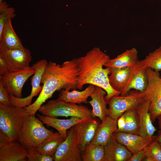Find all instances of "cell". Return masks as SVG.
Listing matches in <instances>:
<instances>
[{
	"mask_svg": "<svg viewBox=\"0 0 161 161\" xmlns=\"http://www.w3.org/2000/svg\"><path fill=\"white\" fill-rule=\"evenodd\" d=\"M79 72L76 58L64 62L61 65L52 61L48 63L43 74L42 89L32 104L24 107L29 114L35 115L43 103L57 91L76 89Z\"/></svg>",
	"mask_w": 161,
	"mask_h": 161,
	"instance_id": "cell-1",
	"label": "cell"
},
{
	"mask_svg": "<svg viewBox=\"0 0 161 161\" xmlns=\"http://www.w3.org/2000/svg\"><path fill=\"white\" fill-rule=\"evenodd\" d=\"M110 59L109 55L97 47L93 48L84 56L76 58L79 69L76 89L81 90L86 84L101 87L106 92L105 99L107 102L113 97L120 95V92L113 89L109 84L110 68H103Z\"/></svg>",
	"mask_w": 161,
	"mask_h": 161,
	"instance_id": "cell-2",
	"label": "cell"
},
{
	"mask_svg": "<svg viewBox=\"0 0 161 161\" xmlns=\"http://www.w3.org/2000/svg\"><path fill=\"white\" fill-rule=\"evenodd\" d=\"M43 122L35 115L28 114L25 117L20 130L18 141L27 149L37 148L44 140L60 135L58 132L45 128Z\"/></svg>",
	"mask_w": 161,
	"mask_h": 161,
	"instance_id": "cell-3",
	"label": "cell"
},
{
	"mask_svg": "<svg viewBox=\"0 0 161 161\" xmlns=\"http://www.w3.org/2000/svg\"><path fill=\"white\" fill-rule=\"evenodd\" d=\"M28 114L24 108L9 106L0 103V131L11 141L18 140L24 119Z\"/></svg>",
	"mask_w": 161,
	"mask_h": 161,
	"instance_id": "cell-4",
	"label": "cell"
},
{
	"mask_svg": "<svg viewBox=\"0 0 161 161\" xmlns=\"http://www.w3.org/2000/svg\"><path fill=\"white\" fill-rule=\"evenodd\" d=\"M38 111L42 115L56 117H74L83 119L92 117V110L86 106L67 102L58 98L42 105Z\"/></svg>",
	"mask_w": 161,
	"mask_h": 161,
	"instance_id": "cell-5",
	"label": "cell"
},
{
	"mask_svg": "<svg viewBox=\"0 0 161 161\" xmlns=\"http://www.w3.org/2000/svg\"><path fill=\"white\" fill-rule=\"evenodd\" d=\"M145 70L148 83L146 89L142 93L144 100L149 101V112L154 123L161 114V77L159 72L150 68H147Z\"/></svg>",
	"mask_w": 161,
	"mask_h": 161,
	"instance_id": "cell-6",
	"label": "cell"
},
{
	"mask_svg": "<svg viewBox=\"0 0 161 161\" xmlns=\"http://www.w3.org/2000/svg\"><path fill=\"white\" fill-rule=\"evenodd\" d=\"M144 100L142 92L137 90L129 91L124 96H114L107 102L109 116L117 120L126 112L136 108Z\"/></svg>",
	"mask_w": 161,
	"mask_h": 161,
	"instance_id": "cell-7",
	"label": "cell"
},
{
	"mask_svg": "<svg viewBox=\"0 0 161 161\" xmlns=\"http://www.w3.org/2000/svg\"><path fill=\"white\" fill-rule=\"evenodd\" d=\"M35 71L32 67H29L23 69L11 71L3 75H0V80L9 94L19 97H22L23 86Z\"/></svg>",
	"mask_w": 161,
	"mask_h": 161,
	"instance_id": "cell-8",
	"label": "cell"
},
{
	"mask_svg": "<svg viewBox=\"0 0 161 161\" xmlns=\"http://www.w3.org/2000/svg\"><path fill=\"white\" fill-rule=\"evenodd\" d=\"M48 62L45 59L41 60L32 66L35 71L31 78L32 89L30 95L24 98L16 97L9 94L10 100L12 106L24 108L31 104L33 98L38 95L41 92L43 86L40 85L42 76Z\"/></svg>",
	"mask_w": 161,
	"mask_h": 161,
	"instance_id": "cell-9",
	"label": "cell"
},
{
	"mask_svg": "<svg viewBox=\"0 0 161 161\" xmlns=\"http://www.w3.org/2000/svg\"><path fill=\"white\" fill-rule=\"evenodd\" d=\"M74 126L67 132L66 138L58 147L54 157V161L82 160Z\"/></svg>",
	"mask_w": 161,
	"mask_h": 161,
	"instance_id": "cell-10",
	"label": "cell"
},
{
	"mask_svg": "<svg viewBox=\"0 0 161 161\" xmlns=\"http://www.w3.org/2000/svg\"><path fill=\"white\" fill-rule=\"evenodd\" d=\"M0 55L14 71L29 67L32 60L30 50L24 47L11 49H0Z\"/></svg>",
	"mask_w": 161,
	"mask_h": 161,
	"instance_id": "cell-11",
	"label": "cell"
},
{
	"mask_svg": "<svg viewBox=\"0 0 161 161\" xmlns=\"http://www.w3.org/2000/svg\"><path fill=\"white\" fill-rule=\"evenodd\" d=\"M115 139L125 146L132 154L147 147L154 140L156 136L143 137L140 135L116 131L113 134Z\"/></svg>",
	"mask_w": 161,
	"mask_h": 161,
	"instance_id": "cell-12",
	"label": "cell"
},
{
	"mask_svg": "<svg viewBox=\"0 0 161 161\" xmlns=\"http://www.w3.org/2000/svg\"><path fill=\"white\" fill-rule=\"evenodd\" d=\"M99 124L95 118L91 117L86 119L74 126L78 143L82 152L92 142Z\"/></svg>",
	"mask_w": 161,
	"mask_h": 161,
	"instance_id": "cell-13",
	"label": "cell"
},
{
	"mask_svg": "<svg viewBox=\"0 0 161 161\" xmlns=\"http://www.w3.org/2000/svg\"><path fill=\"white\" fill-rule=\"evenodd\" d=\"M149 100H144L136 108L139 134L143 137H151L156 131L149 112Z\"/></svg>",
	"mask_w": 161,
	"mask_h": 161,
	"instance_id": "cell-14",
	"label": "cell"
},
{
	"mask_svg": "<svg viewBox=\"0 0 161 161\" xmlns=\"http://www.w3.org/2000/svg\"><path fill=\"white\" fill-rule=\"evenodd\" d=\"M117 130V120L107 116L99 124L90 143L105 146Z\"/></svg>",
	"mask_w": 161,
	"mask_h": 161,
	"instance_id": "cell-15",
	"label": "cell"
},
{
	"mask_svg": "<svg viewBox=\"0 0 161 161\" xmlns=\"http://www.w3.org/2000/svg\"><path fill=\"white\" fill-rule=\"evenodd\" d=\"M38 118L47 127H52L58 131L64 140L67 136V130L86 118L72 117L69 119H60L56 117L38 114Z\"/></svg>",
	"mask_w": 161,
	"mask_h": 161,
	"instance_id": "cell-16",
	"label": "cell"
},
{
	"mask_svg": "<svg viewBox=\"0 0 161 161\" xmlns=\"http://www.w3.org/2000/svg\"><path fill=\"white\" fill-rule=\"evenodd\" d=\"M106 91L100 87L95 86L94 91L91 96V100L88 102L92 107V117H98L101 121L109 116V110L106 106L108 102L105 99Z\"/></svg>",
	"mask_w": 161,
	"mask_h": 161,
	"instance_id": "cell-17",
	"label": "cell"
},
{
	"mask_svg": "<svg viewBox=\"0 0 161 161\" xmlns=\"http://www.w3.org/2000/svg\"><path fill=\"white\" fill-rule=\"evenodd\" d=\"M104 147V161H128L132 155L125 146L117 140L113 134Z\"/></svg>",
	"mask_w": 161,
	"mask_h": 161,
	"instance_id": "cell-18",
	"label": "cell"
},
{
	"mask_svg": "<svg viewBox=\"0 0 161 161\" xmlns=\"http://www.w3.org/2000/svg\"><path fill=\"white\" fill-rule=\"evenodd\" d=\"M27 150L19 142L11 141L0 147V161H26Z\"/></svg>",
	"mask_w": 161,
	"mask_h": 161,
	"instance_id": "cell-19",
	"label": "cell"
},
{
	"mask_svg": "<svg viewBox=\"0 0 161 161\" xmlns=\"http://www.w3.org/2000/svg\"><path fill=\"white\" fill-rule=\"evenodd\" d=\"M136 108L126 112L118 118L116 131L139 135Z\"/></svg>",
	"mask_w": 161,
	"mask_h": 161,
	"instance_id": "cell-20",
	"label": "cell"
},
{
	"mask_svg": "<svg viewBox=\"0 0 161 161\" xmlns=\"http://www.w3.org/2000/svg\"><path fill=\"white\" fill-rule=\"evenodd\" d=\"M139 61L138 51L133 48L126 50L113 59H110L104 66L110 68L133 67Z\"/></svg>",
	"mask_w": 161,
	"mask_h": 161,
	"instance_id": "cell-21",
	"label": "cell"
},
{
	"mask_svg": "<svg viewBox=\"0 0 161 161\" xmlns=\"http://www.w3.org/2000/svg\"><path fill=\"white\" fill-rule=\"evenodd\" d=\"M24 48L14 30L11 19H9L5 24L0 37V49H11Z\"/></svg>",
	"mask_w": 161,
	"mask_h": 161,
	"instance_id": "cell-22",
	"label": "cell"
},
{
	"mask_svg": "<svg viewBox=\"0 0 161 161\" xmlns=\"http://www.w3.org/2000/svg\"><path fill=\"white\" fill-rule=\"evenodd\" d=\"M95 86L89 84L84 90L79 91L74 89L70 92V89L61 90L58 98L68 103L80 104L82 103H88L87 99L93 93Z\"/></svg>",
	"mask_w": 161,
	"mask_h": 161,
	"instance_id": "cell-23",
	"label": "cell"
},
{
	"mask_svg": "<svg viewBox=\"0 0 161 161\" xmlns=\"http://www.w3.org/2000/svg\"><path fill=\"white\" fill-rule=\"evenodd\" d=\"M132 67L110 68L111 72L109 76V82L113 89L121 93L128 82Z\"/></svg>",
	"mask_w": 161,
	"mask_h": 161,
	"instance_id": "cell-24",
	"label": "cell"
},
{
	"mask_svg": "<svg viewBox=\"0 0 161 161\" xmlns=\"http://www.w3.org/2000/svg\"><path fill=\"white\" fill-rule=\"evenodd\" d=\"M148 83V79L145 69L134 71L132 67L128 82L120 95H125L132 89L143 92L146 89Z\"/></svg>",
	"mask_w": 161,
	"mask_h": 161,
	"instance_id": "cell-25",
	"label": "cell"
},
{
	"mask_svg": "<svg viewBox=\"0 0 161 161\" xmlns=\"http://www.w3.org/2000/svg\"><path fill=\"white\" fill-rule=\"evenodd\" d=\"M148 68L157 72L161 71V46L153 52L149 53L144 59L139 61L132 67L133 70L135 71Z\"/></svg>",
	"mask_w": 161,
	"mask_h": 161,
	"instance_id": "cell-26",
	"label": "cell"
},
{
	"mask_svg": "<svg viewBox=\"0 0 161 161\" xmlns=\"http://www.w3.org/2000/svg\"><path fill=\"white\" fill-rule=\"evenodd\" d=\"M81 155L83 161H104V146L90 143L87 145Z\"/></svg>",
	"mask_w": 161,
	"mask_h": 161,
	"instance_id": "cell-27",
	"label": "cell"
},
{
	"mask_svg": "<svg viewBox=\"0 0 161 161\" xmlns=\"http://www.w3.org/2000/svg\"><path fill=\"white\" fill-rule=\"evenodd\" d=\"M64 140L61 135L47 139L42 141L37 148L42 154L54 158L58 147Z\"/></svg>",
	"mask_w": 161,
	"mask_h": 161,
	"instance_id": "cell-28",
	"label": "cell"
},
{
	"mask_svg": "<svg viewBox=\"0 0 161 161\" xmlns=\"http://www.w3.org/2000/svg\"><path fill=\"white\" fill-rule=\"evenodd\" d=\"M9 6L4 1L0 3V37L7 21L16 16L14 9Z\"/></svg>",
	"mask_w": 161,
	"mask_h": 161,
	"instance_id": "cell-29",
	"label": "cell"
},
{
	"mask_svg": "<svg viewBox=\"0 0 161 161\" xmlns=\"http://www.w3.org/2000/svg\"><path fill=\"white\" fill-rule=\"evenodd\" d=\"M143 161H161V145L155 140L147 147Z\"/></svg>",
	"mask_w": 161,
	"mask_h": 161,
	"instance_id": "cell-30",
	"label": "cell"
},
{
	"mask_svg": "<svg viewBox=\"0 0 161 161\" xmlns=\"http://www.w3.org/2000/svg\"><path fill=\"white\" fill-rule=\"evenodd\" d=\"M27 158L28 161H52L53 157L42 154L37 148L31 147L27 149Z\"/></svg>",
	"mask_w": 161,
	"mask_h": 161,
	"instance_id": "cell-31",
	"label": "cell"
},
{
	"mask_svg": "<svg viewBox=\"0 0 161 161\" xmlns=\"http://www.w3.org/2000/svg\"><path fill=\"white\" fill-rule=\"evenodd\" d=\"M0 103L7 106H12L10 100L9 94L0 80Z\"/></svg>",
	"mask_w": 161,
	"mask_h": 161,
	"instance_id": "cell-32",
	"label": "cell"
},
{
	"mask_svg": "<svg viewBox=\"0 0 161 161\" xmlns=\"http://www.w3.org/2000/svg\"><path fill=\"white\" fill-rule=\"evenodd\" d=\"M147 147L142 150L133 154L128 161H141L143 160L145 156Z\"/></svg>",
	"mask_w": 161,
	"mask_h": 161,
	"instance_id": "cell-33",
	"label": "cell"
},
{
	"mask_svg": "<svg viewBox=\"0 0 161 161\" xmlns=\"http://www.w3.org/2000/svg\"><path fill=\"white\" fill-rule=\"evenodd\" d=\"M13 70L0 55V75H3Z\"/></svg>",
	"mask_w": 161,
	"mask_h": 161,
	"instance_id": "cell-34",
	"label": "cell"
},
{
	"mask_svg": "<svg viewBox=\"0 0 161 161\" xmlns=\"http://www.w3.org/2000/svg\"><path fill=\"white\" fill-rule=\"evenodd\" d=\"M12 141L9 138L1 131H0V147Z\"/></svg>",
	"mask_w": 161,
	"mask_h": 161,
	"instance_id": "cell-35",
	"label": "cell"
},
{
	"mask_svg": "<svg viewBox=\"0 0 161 161\" xmlns=\"http://www.w3.org/2000/svg\"><path fill=\"white\" fill-rule=\"evenodd\" d=\"M155 140L161 145V129L158 131V134L156 136Z\"/></svg>",
	"mask_w": 161,
	"mask_h": 161,
	"instance_id": "cell-36",
	"label": "cell"
},
{
	"mask_svg": "<svg viewBox=\"0 0 161 161\" xmlns=\"http://www.w3.org/2000/svg\"><path fill=\"white\" fill-rule=\"evenodd\" d=\"M157 118L158 119L159 127L160 129H161V114L158 116Z\"/></svg>",
	"mask_w": 161,
	"mask_h": 161,
	"instance_id": "cell-37",
	"label": "cell"
},
{
	"mask_svg": "<svg viewBox=\"0 0 161 161\" xmlns=\"http://www.w3.org/2000/svg\"><path fill=\"white\" fill-rule=\"evenodd\" d=\"M4 1V0H0V3Z\"/></svg>",
	"mask_w": 161,
	"mask_h": 161,
	"instance_id": "cell-38",
	"label": "cell"
}]
</instances>
